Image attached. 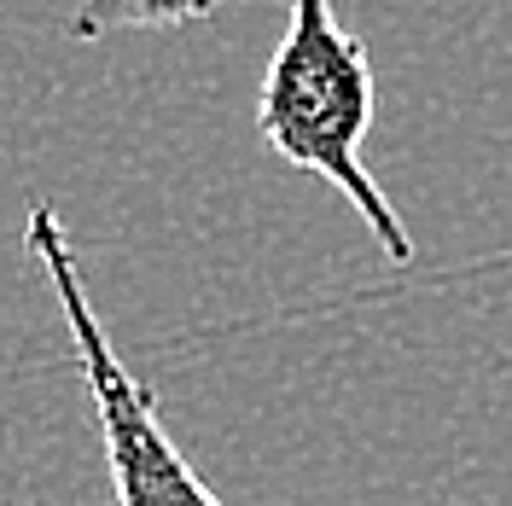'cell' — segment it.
Segmentation results:
<instances>
[{
	"mask_svg": "<svg viewBox=\"0 0 512 506\" xmlns=\"http://www.w3.org/2000/svg\"><path fill=\"white\" fill-rule=\"evenodd\" d=\"M373 128V59L367 41L332 18V0H291L286 35L268 59L262 94H256V134L286 169L320 175L326 187L350 198L367 222L384 262L408 268L414 233L402 227L396 204L367 175L361 140Z\"/></svg>",
	"mask_w": 512,
	"mask_h": 506,
	"instance_id": "obj_1",
	"label": "cell"
},
{
	"mask_svg": "<svg viewBox=\"0 0 512 506\" xmlns=\"http://www.w3.org/2000/svg\"><path fill=\"white\" fill-rule=\"evenodd\" d=\"M24 251L41 262L47 291L59 297V315L70 326L82 390H88V408L99 419V443H105L111 501L117 506H222V495L198 477V466L169 437L152 390L128 373L117 344L105 338V320L94 315V297H88V280H82V262L70 251V233H64L59 210L47 198L30 204Z\"/></svg>",
	"mask_w": 512,
	"mask_h": 506,
	"instance_id": "obj_2",
	"label": "cell"
},
{
	"mask_svg": "<svg viewBox=\"0 0 512 506\" xmlns=\"http://www.w3.org/2000/svg\"><path fill=\"white\" fill-rule=\"evenodd\" d=\"M222 0H76L70 41H105L117 30H181L210 18Z\"/></svg>",
	"mask_w": 512,
	"mask_h": 506,
	"instance_id": "obj_3",
	"label": "cell"
}]
</instances>
